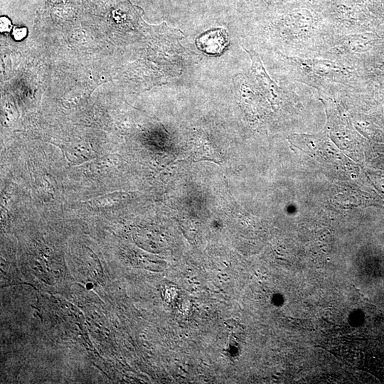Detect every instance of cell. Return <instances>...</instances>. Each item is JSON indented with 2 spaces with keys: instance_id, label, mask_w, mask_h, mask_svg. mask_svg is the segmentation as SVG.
Here are the masks:
<instances>
[{
  "instance_id": "1",
  "label": "cell",
  "mask_w": 384,
  "mask_h": 384,
  "mask_svg": "<svg viewBox=\"0 0 384 384\" xmlns=\"http://www.w3.org/2000/svg\"><path fill=\"white\" fill-rule=\"evenodd\" d=\"M199 49L209 55H220L229 45L227 32L222 28L207 31L196 39Z\"/></svg>"
},
{
  "instance_id": "2",
  "label": "cell",
  "mask_w": 384,
  "mask_h": 384,
  "mask_svg": "<svg viewBox=\"0 0 384 384\" xmlns=\"http://www.w3.org/2000/svg\"><path fill=\"white\" fill-rule=\"evenodd\" d=\"M251 60V74L258 82L262 89L270 94L274 95L275 91L278 90V86L273 81L264 69L258 53L254 51H247Z\"/></svg>"
},
{
  "instance_id": "5",
  "label": "cell",
  "mask_w": 384,
  "mask_h": 384,
  "mask_svg": "<svg viewBox=\"0 0 384 384\" xmlns=\"http://www.w3.org/2000/svg\"><path fill=\"white\" fill-rule=\"evenodd\" d=\"M317 346V347H320V348H322V349H323L326 350V351H328V350H327L326 349H324V347H321V346H319V345H317V346ZM330 353H332V355H335V356H336V355H335V353H332V352H331V351H330Z\"/></svg>"
},
{
  "instance_id": "4",
  "label": "cell",
  "mask_w": 384,
  "mask_h": 384,
  "mask_svg": "<svg viewBox=\"0 0 384 384\" xmlns=\"http://www.w3.org/2000/svg\"><path fill=\"white\" fill-rule=\"evenodd\" d=\"M353 287H355V290H356L357 293L360 294V296H361V297L362 298V299H363L364 301H365L366 302H367V303H371L370 300L368 299V298L366 297V296H364V294L361 293L360 290H359V289L356 288V287H355V286H353Z\"/></svg>"
},
{
  "instance_id": "3",
  "label": "cell",
  "mask_w": 384,
  "mask_h": 384,
  "mask_svg": "<svg viewBox=\"0 0 384 384\" xmlns=\"http://www.w3.org/2000/svg\"><path fill=\"white\" fill-rule=\"evenodd\" d=\"M26 35V31L24 28H16L15 29H14L13 35L14 39H17V40H21V39L24 38Z\"/></svg>"
}]
</instances>
